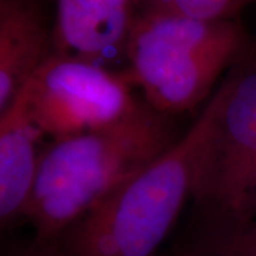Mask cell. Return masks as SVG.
I'll use <instances>...</instances> for the list:
<instances>
[{
  "label": "cell",
  "mask_w": 256,
  "mask_h": 256,
  "mask_svg": "<svg viewBox=\"0 0 256 256\" xmlns=\"http://www.w3.org/2000/svg\"><path fill=\"white\" fill-rule=\"evenodd\" d=\"M18 256H68L56 242H37L34 240L30 246Z\"/></svg>",
  "instance_id": "30bf717a"
},
{
  "label": "cell",
  "mask_w": 256,
  "mask_h": 256,
  "mask_svg": "<svg viewBox=\"0 0 256 256\" xmlns=\"http://www.w3.org/2000/svg\"><path fill=\"white\" fill-rule=\"evenodd\" d=\"M131 86L126 74L52 50L22 90L33 126L58 141L124 118L141 101Z\"/></svg>",
  "instance_id": "5b68a950"
},
{
  "label": "cell",
  "mask_w": 256,
  "mask_h": 256,
  "mask_svg": "<svg viewBox=\"0 0 256 256\" xmlns=\"http://www.w3.org/2000/svg\"><path fill=\"white\" fill-rule=\"evenodd\" d=\"M181 256H208V255H204V254H200V252H191V254H185V255H181Z\"/></svg>",
  "instance_id": "8fae6325"
},
{
  "label": "cell",
  "mask_w": 256,
  "mask_h": 256,
  "mask_svg": "<svg viewBox=\"0 0 256 256\" xmlns=\"http://www.w3.org/2000/svg\"><path fill=\"white\" fill-rule=\"evenodd\" d=\"M252 2L256 0H140L138 13H170L198 20H230Z\"/></svg>",
  "instance_id": "9c48e42d"
},
{
  "label": "cell",
  "mask_w": 256,
  "mask_h": 256,
  "mask_svg": "<svg viewBox=\"0 0 256 256\" xmlns=\"http://www.w3.org/2000/svg\"><path fill=\"white\" fill-rule=\"evenodd\" d=\"M52 43L33 0H0V112L52 53Z\"/></svg>",
  "instance_id": "52a82bcc"
},
{
  "label": "cell",
  "mask_w": 256,
  "mask_h": 256,
  "mask_svg": "<svg viewBox=\"0 0 256 256\" xmlns=\"http://www.w3.org/2000/svg\"><path fill=\"white\" fill-rule=\"evenodd\" d=\"M208 124L204 107L165 154L108 194L56 244L68 256H156L191 200L198 150Z\"/></svg>",
  "instance_id": "3957f363"
},
{
  "label": "cell",
  "mask_w": 256,
  "mask_h": 256,
  "mask_svg": "<svg viewBox=\"0 0 256 256\" xmlns=\"http://www.w3.org/2000/svg\"><path fill=\"white\" fill-rule=\"evenodd\" d=\"M40 136L20 90L0 112V228L22 216L28 204L40 156L36 146Z\"/></svg>",
  "instance_id": "ba28073f"
},
{
  "label": "cell",
  "mask_w": 256,
  "mask_h": 256,
  "mask_svg": "<svg viewBox=\"0 0 256 256\" xmlns=\"http://www.w3.org/2000/svg\"><path fill=\"white\" fill-rule=\"evenodd\" d=\"M124 52L130 82L148 106L171 117L210 100L218 80L248 52V36L236 18L138 13Z\"/></svg>",
  "instance_id": "7a4b0ae2"
},
{
  "label": "cell",
  "mask_w": 256,
  "mask_h": 256,
  "mask_svg": "<svg viewBox=\"0 0 256 256\" xmlns=\"http://www.w3.org/2000/svg\"><path fill=\"white\" fill-rule=\"evenodd\" d=\"M178 141L171 117L146 101L124 118L54 141L40 152L22 216L37 242H56L68 226Z\"/></svg>",
  "instance_id": "6da1fadb"
},
{
  "label": "cell",
  "mask_w": 256,
  "mask_h": 256,
  "mask_svg": "<svg viewBox=\"0 0 256 256\" xmlns=\"http://www.w3.org/2000/svg\"><path fill=\"white\" fill-rule=\"evenodd\" d=\"M205 107L191 201L204 234H218L256 220V57L242 56Z\"/></svg>",
  "instance_id": "277c9868"
},
{
  "label": "cell",
  "mask_w": 256,
  "mask_h": 256,
  "mask_svg": "<svg viewBox=\"0 0 256 256\" xmlns=\"http://www.w3.org/2000/svg\"><path fill=\"white\" fill-rule=\"evenodd\" d=\"M54 52L97 62L126 46L140 0H56Z\"/></svg>",
  "instance_id": "8992f818"
}]
</instances>
